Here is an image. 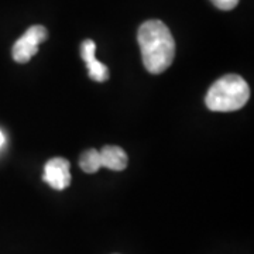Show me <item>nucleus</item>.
<instances>
[{
	"label": "nucleus",
	"mask_w": 254,
	"mask_h": 254,
	"mask_svg": "<svg viewBox=\"0 0 254 254\" xmlns=\"http://www.w3.org/2000/svg\"><path fill=\"white\" fill-rule=\"evenodd\" d=\"M250 99L247 82L235 73H229L215 82L206 93V106L213 112H235Z\"/></svg>",
	"instance_id": "nucleus-2"
},
{
	"label": "nucleus",
	"mask_w": 254,
	"mask_h": 254,
	"mask_svg": "<svg viewBox=\"0 0 254 254\" xmlns=\"http://www.w3.org/2000/svg\"><path fill=\"white\" fill-rule=\"evenodd\" d=\"M137 41L148 72L163 73L171 66L175 57V41L163 21L148 20L143 23L137 33Z\"/></svg>",
	"instance_id": "nucleus-1"
},
{
	"label": "nucleus",
	"mask_w": 254,
	"mask_h": 254,
	"mask_svg": "<svg viewBox=\"0 0 254 254\" xmlns=\"http://www.w3.org/2000/svg\"><path fill=\"white\" fill-rule=\"evenodd\" d=\"M127 154L118 145H105L99 151L100 168H109L113 171H123L127 167Z\"/></svg>",
	"instance_id": "nucleus-6"
},
{
	"label": "nucleus",
	"mask_w": 254,
	"mask_h": 254,
	"mask_svg": "<svg viewBox=\"0 0 254 254\" xmlns=\"http://www.w3.org/2000/svg\"><path fill=\"white\" fill-rule=\"evenodd\" d=\"M96 44L93 40H85L81 44V55L88 68L89 78L96 82H105L109 79V69L96 60Z\"/></svg>",
	"instance_id": "nucleus-5"
},
{
	"label": "nucleus",
	"mask_w": 254,
	"mask_h": 254,
	"mask_svg": "<svg viewBox=\"0 0 254 254\" xmlns=\"http://www.w3.org/2000/svg\"><path fill=\"white\" fill-rule=\"evenodd\" d=\"M3 143H4V136H3V133L0 131V147L3 145Z\"/></svg>",
	"instance_id": "nucleus-9"
},
{
	"label": "nucleus",
	"mask_w": 254,
	"mask_h": 254,
	"mask_svg": "<svg viewBox=\"0 0 254 254\" xmlns=\"http://www.w3.org/2000/svg\"><path fill=\"white\" fill-rule=\"evenodd\" d=\"M46 27L31 26L13 46V58L18 64L28 63L38 53V46L47 40Z\"/></svg>",
	"instance_id": "nucleus-3"
},
{
	"label": "nucleus",
	"mask_w": 254,
	"mask_h": 254,
	"mask_svg": "<svg viewBox=\"0 0 254 254\" xmlns=\"http://www.w3.org/2000/svg\"><path fill=\"white\" fill-rule=\"evenodd\" d=\"M213 6L220 10H232L239 4V0H210Z\"/></svg>",
	"instance_id": "nucleus-8"
},
{
	"label": "nucleus",
	"mask_w": 254,
	"mask_h": 254,
	"mask_svg": "<svg viewBox=\"0 0 254 254\" xmlns=\"http://www.w3.org/2000/svg\"><path fill=\"white\" fill-rule=\"evenodd\" d=\"M79 165L81 168L86 174H93L96 173L100 168L99 165V151L91 148V150H86L79 158Z\"/></svg>",
	"instance_id": "nucleus-7"
},
{
	"label": "nucleus",
	"mask_w": 254,
	"mask_h": 254,
	"mask_svg": "<svg viewBox=\"0 0 254 254\" xmlns=\"http://www.w3.org/2000/svg\"><path fill=\"white\" fill-rule=\"evenodd\" d=\"M71 164L68 160L57 157L50 160L44 167V177L43 180L57 190H65L71 184V174H69Z\"/></svg>",
	"instance_id": "nucleus-4"
}]
</instances>
